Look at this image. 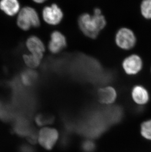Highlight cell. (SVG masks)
Segmentation results:
<instances>
[{
    "label": "cell",
    "mask_w": 151,
    "mask_h": 152,
    "mask_svg": "<svg viewBox=\"0 0 151 152\" xmlns=\"http://www.w3.org/2000/svg\"><path fill=\"white\" fill-rule=\"evenodd\" d=\"M117 96L116 91L111 87L103 88L99 91L98 98L102 103L110 104L115 101Z\"/></svg>",
    "instance_id": "obj_9"
},
{
    "label": "cell",
    "mask_w": 151,
    "mask_h": 152,
    "mask_svg": "<svg viewBox=\"0 0 151 152\" xmlns=\"http://www.w3.org/2000/svg\"><path fill=\"white\" fill-rule=\"evenodd\" d=\"M59 138V133L54 128L45 127L39 132L38 141L40 145L46 149L53 148Z\"/></svg>",
    "instance_id": "obj_4"
},
{
    "label": "cell",
    "mask_w": 151,
    "mask_h": 152,
    "mask_svg": "<svg viewBox=\"0 0 151 152\" xmlns=\"http://www.w3.org/2000/svg\"><path fill=\"white\" fill-rule=\"evenodd\" d=\"M35 75H36L33 72H26L22 75V80L25 84H30L34 79Z\"/></svg>",
    "instance_id": "obj_16"
},
{
    "label": "cell",
    "mask_w": 151,
    "mask_h": 152,
    "mask_svg": "<svg viewBox=\"0 0 151 152\" xmlns=\"http://www.w3.org/2000/svg\"><path fill=\"white\" fill-rule=\"evenodd\" d=\"M33 1L36 2V3H38V4H41V3H43L46 0H33Z\"/></svg>",
    "instance_id": "obj_17"
},
{
    "label": "cell",
    "mask_w": 151,
    "mask_h": 152,
    "mask_svg": "<svg viewBox=\"0 0 151 152\" xmlns=\"http://www.w3.org/2000/svg\"><path fill=\"white\" fill-rule=\"evenodd\" d=\"M67 42L64 35L59 31H54L51 35V40L49 43V49L52 53H59L66 46Z\"/></svg>",
    "instance_id": "obj_7"
},
{
    "label": "cell",
    "mask_w": 151,
    "mask_h": 152,
    "mask_svg": "<svg viewBox=\"0 0 151 152\" xmlns=\"http://www.w3.org/2000/svg\"><path fill=\"white\" fill-rule=\"evenodd\" d=\"M43 55L31 54L25 55L24 56V60L25 63L30 68H35L38 66L40 64Z\"/></svg>",
    "instance_id": "obj_12"
},
{
    "label": "cell",
    "mask_w": 151,
    "mask_h": 152,
    "mask_svg": "<svg viewBox=\"0 0 151 152\" xmlns=\"http://www.w3.org/2000/svg\"><path fill=\"white\" fill-rule=\"evenodd\" d=\"M0 9L9 16H13L18 12L20 4L18 0H1Z\"/></svg>",
    "instance_id": "obj_11"
},
{
    "label": "cell",
    "mask_w": 151,
    "mask_h": 152,
    "mask_svg": "<svg viewBox=\"0 0 151 152\" xmlns=\"http://www.w3.org/2000/svg\"><path fill=\"white\" fill-rule=\"evenodd\" d=\"M141 14L146 19H151V0H143L140 6Z\"/></svg>",
    "instance_id": "obj_14"
},
{
    "label": "cell",
    "mask_w": 151,
    "mask_h": 152,
    "mask_svg": "<svg viewBox=\"0 0 151 152\" xmlns=\"http://www.w3.org/2000/svg\"><path fill=\"white\" fill-rule=\"evenodd\" d=\"M136 36L134 32L127 28H122L116 34V43L119 48L125 50H128L136 45Z\"/></svg>",
    "instance_id": "obj_3"
},
{
    "label": "cell",
    "mask_w": 151,
    "mask_h": 152,
    "mask_svg": "<svg viewBox=\"0 0 151 152\" xmlns=\"http://www.w3.org/2000/svg\"><path fill=\"white\" fill-rule=\"evenodd\" d=\"M40 24L38 15L32 7H24L19 13L17 24L23 30H28L32 27H38Z\"/></svg>",
    "instance_id": "obj_2"
},
{
    "label": "cell",
    "mask_w": 151,
    "mask_h": 152,
    "mask_svg": "<svg viewBox=\"0 0 151 152\" xmlns=\"http://www.w3.org/2000/svg\"><path fill=\"white\" fill-rule=\"evenodd\" d=\"M11 116L12 114L9 108L2 102H0V118L4 120H8Z\"/></svg>",
    "instance_id": "obj_15"
},
{
    "label": "cell",
    "mask_w": 151,
    "mask_h": 152,
    "mask_svg": "<svg viewBox=\"0 0 151 152\" xmlns=\"http://www.w3.org/2000/svg\"><path fill=\"white\" fill-rule=\"evenodd\" d=\"M26 45L31 54L43 55L45 51V46L43 42L38 37L31 36L28 39Z\"/></svg>",
    "instance_id": "obj_10"
},
{
    "label": "cell",
    "mask_w": 151,
    "mask_h": 152,
    "mask_svg": "<svg viewBox=\"0 0 151 152\" xmlns=\"http://www.w3.org/2000/svg\"><path fill=\"white\" fill-rule=\"evenodd\" d=\"M106 19L100 9H95L92 15L89 13L81 15L78 19V25L83 33L91 39H95L99 32L106 26Z\"/></svg>",
    "instance_id": "obj_1"
},
{
    "label": "cell",
    "mask_w": 151,
    "mask_h": 152,
    "mask_svg": "<svg viewBox=\"0 0 151 152\" xmlns=\"http://www.w3.org/2000/svg\"><path fill=\"white\" fill-rule=\"evenodd\" d=\"M42 16L46 23L52 25H56L61 22L63 17V14L57 4H53L44 8Z\"/></svg>",
    "instance_id": "obj_5"
},
{
    "label": "cell",
    "mask_w": 151,
    "mask_h": 152,
    "mask_svg": "<svg viewBox=\"0 0 151 152\" xmlns=\"http://www.w3.org/2000/svg\"><path fill=\"white\" fill-rule=\"evenodd\" d=\"M142 66L141 58L136 54L128 56L123 62V68L128 75H136L142 69Z\"/></svg>",
    "instance_id": "obj_6"
},
{
    "label": "cell",
    "mask_w": 151,
    "mask_h": 152,
    "mask_svg": "<svg viewBox=\"0 0 151 152\" xmlns=\"http://www.w3.org/2000/svg\"><path fill=\"white\" fill-rule=\"evenodd\" d=\"M140 133L145 139L151 140V119L143 122L140 126Z\"/></svg>",
    "instance_id": "obj_13"
},
{
    "label": "cell",
    "mask_w": 151,
    "mask_h": 152,
    "mask_svg": "<svg viewBox=\"0 0 151 152\" xmlns=\"http://www.w3.org/2000/svg\"><path fill=\"white\" fill-rule=\"evenodd\" d=\"M131 96L133 100L137 104H145L149 100L148 92L143 86H134L132 90Z\"/></svg>",
    "instance_id": "obj_8"
}]
</instances>
